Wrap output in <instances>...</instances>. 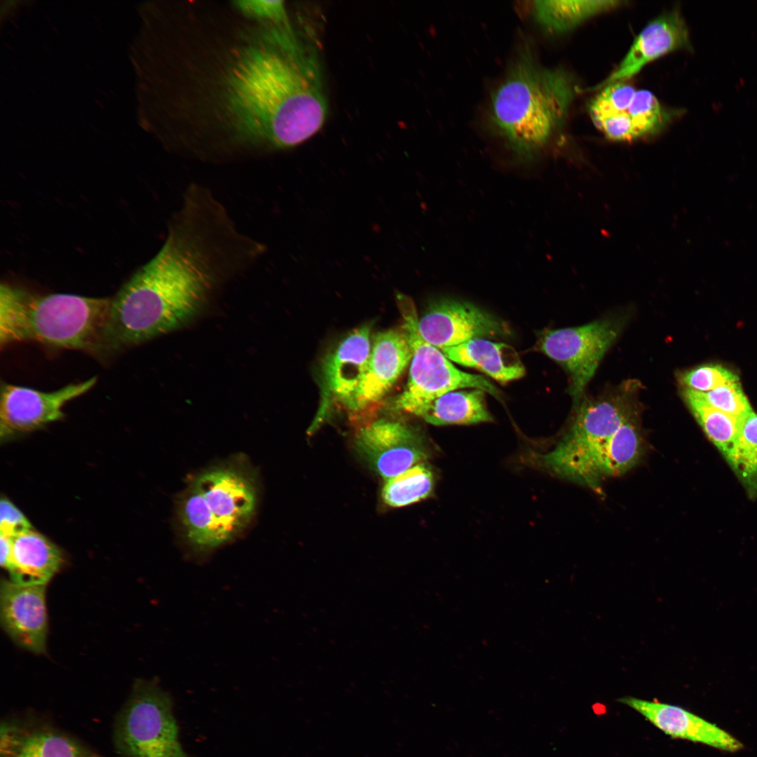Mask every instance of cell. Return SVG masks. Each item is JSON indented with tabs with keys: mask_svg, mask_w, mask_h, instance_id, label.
<instances>
[{
	"mask_svg": "<svg viewBox=\"0 0 757 757\" xmlns=\"http://www.w3.org/2000/svg\"><path fill=\"white\" fill-rule=\"evenodd\" d=\"M210 52L198 73L202 112L236 139L272 149L313 136L327 111L319 64L287 27L266 22Z\"/></svg>",
	"mask_w": 757,
	"mask_h": 757,
	"instance_id": "obj_1",
	"label": "cell"
},
{
	"mask_svg": "<svg viewBox=\"0 0 757 757\" xmlns=\"http://www.w3.org/2000/svg\"><path fill=\"white\" fill-rule=\"evenodd\" d=\"M158 252L111 299L96 351H118L177 329L202 308L214 280L207 235L186 214Z\"/></svg>",
	"mask_w": 757,
	"mask_h": 757,
	"instance_id": "obj_2",
	"label": "cell"
},
{
	"mask_svg": "<svg viewBox=\"0 0 757 757\" xmlns=\"http://www.w3.org/2000/svg\"><path fill=\"white\" fill-rule=\"evenodd\" d=\"M639 383L581 400L566 434L541 456L543 465L558 477L599 489L606 479L634 468L645 451L636 402Z\"/></svg>",
	"mask_w": 757,
	"mask_h": 757,
	"instance_id": "obj_3",
	"label": "cell"
},
{
	"mask_svg": "<svg viewBox=\"0 0 757 757\" xmlns=\"http://www.w3.org/2000/svg\"><path fill=\"white\" fill-rule=\"evenodd\" d=\"M577 92L569 73L540 65L527 43L491 95L490 124L517 157L531 159L562 129Z\"/></svg>",
	"mask_w": 757,
	"mask_h": 757,
	"instance_id": "obj_4",
	"label": "cell"
},
{
	"mask_svg": "<svg viewBox=\"0 0 757 757\" xmlns=\"http://www.w3.org/2000/svg\"><path fill=\"white\" fill-rule=\"evenodd\" d=\"M110 304V298L65 293L41 295L2 284L1 348L34 341L55 348L95 351Z\"/></svg>",
	"mask_w": 757,
	"mask_h": 757,
	"instance_id": "obj_5",
	"label": "cell"
},
{
	"mask_svg": "<svg viewBox=\"0 0 757 757\" xmlns=\"http://www.w3.org/2000/svg\"><path fill=\"white\" fill-rule=\"evenodd\" d=\"M116 757H189L179 737L171 695L157 679L137 678L112 727Z\"/></svg>",
	"mask_w": 757,
	"mask_h": 757,
	"instance_id": "obj_6",
	"label": "cell"
},
{
	"mask_svg": "<svg viewBox=\"0 0 757 757\" xmlns=\"http://www.w3.org/2000/svg\"><path fill=\"white\" fill-rule=\"evenodd\" d=\"M396 299L402 331L412 355L408 382L395 400L396 408L404 411L417 402L462 388L479 389L500 397L498 388L486 378L461 371L440 349L423 338L416 306L410 297L397 293Z\"/></svg>",
	"mask_w": 757,
	"mask_h": 757,
	"instance_id": "obj_7",
	"label": "cell"
},
{
	"mask_svg": "<svg viewBox=\"0 0 757 757\" xmlns=\"http://www.w3.org/2000/svg\"><path fill=\"white\" fill-rule=\"evenodd\" d=\"M623 317H608L584 325L544 331L536 347L569 376L568 392L576 407L605 353L625 325Z\"/></svg>",
	"mask_w": 757,
	"mask_h": 757,
	"instance_id": "obj_8",
	"label": "cell"
},
{
	"mask_svg": "<svg viewBox=\"0 0 757 757\" xmlns=\"http://www.w3.org/2000/svg\"><path fill=\"white\" fill-rule=\"evenodd\" d=\"M0 757H102L91 746L39 712L3 718Z\"/></svg>",
	"mask_w": 757,
	"mask_h": 757,
	"instance_id": "obj_9",
	"label": "cell"
},
{
	"mask_svg": "<svg viewBox=\"0 0 757 757\" xmlns=\"http://www.w3.org/2000/svg\"><path fill=\"white\" fill-rule=\"evenodd\" d=\"M97 383L94 376L53 391L2 382L0 401L1 438L39 429L64 416L62 409L69 401L89 391Z\"/></svg>",
	"mask_w": 757,
	"mask_h": 757,
	"instance_id": "obj_10",
	"label": "cell"
},
{
	"mask_svg": "<svg viewBox=\"0 0 757 757\" xmlns=\"http://www.w3.org/2000/svg\"><path fill=\"white\" fill-rule=\"evenodd\" d=\"M423 338L439 349L475 339L510 334L507 325L488 311L466 301L442 299L432 303L418 319Z\"/></svg>",
	"mask_w": 757,
	"mask_h": 757,
	"instance_id": "obj_11",
	"label": "cell"
},
{
	"mask_svg": "<svg viewBox=\"0 0 757 757\" xmlns=\"http://www.w3.org/2000/svg\"><path fill=\"white\" fill-rule=\"evenodd\" d=\"M194 482L233 539L247 526L255 511L257 491L251 473L241 465L229 463L207 470Z\"/></svg>",
	"mask_w": 757,
	"mask_h": 757,
	"instance_id": "obj_12",
	"label": "cell"
},
{
	"mask_svg": "<svg viewBox=\"0 0 757 757\" xmlns=\"http://www.w3.org/2000/svg\"><path fill=\"white\" fill-rule=\"evenodd\" d=\"M46 585H24L2 578L0 622L20 648L36 655L46 652L48 630Z\"/></svg>",
	"mask_w": 757,
	"mask_h": 757,
	"instance_id": "obj_13",
	"label": "cell"
},
{
	"mask_svg": "<svg viewBox=\"0 0 757 757\" xmlns=\"http://www.w3.org/2000/svg\"><path fill=\"white\" fill-rule=\"evenodd\" d=\"M355 443L371 468L387 479L426 458L417 432L400 421L381 419L365 425L359 429Z\"/></svg>",
	"mask_w": 757,
	"mask_h": 757,
	"instance_id": "obj_14",
	"label": "cell"
},
{
	"mask_svg": "<svg viewBox=\"0 0 757 757\" xmlns=\"http://www.w3.org/2000/svg\"><path fill=\"white\" fill-rule=\"evenodd\" d=\"M681 49H691L687 25L678 11L665 13L642 29L617 67L592 90L627 81L648 63Z\"/></svg>",
	"mask_w": 757,
	"mask_h": 757,
	"instance_id": "obj_15",
	"label": "cell"
},
{
	"mask_svg": "<svg viewBox=\"0 0 757 757\" xmlns=\"http://www.w3.org/2000/svg\"><path fill=\"white\" fill-rule=\"evenodd\" d=\"M618 702L633 709L666 735L735 752L743 748L737 739L702 717L674 704L624 697Z\"/></svg>",
	"mask_w": 757,
	"mask_h": 757,
	"instance_id": "obj_16",
	"label": "cell"
},
{
	"mask_svg": "<svg viewBox=\"0 0 757 757\" xmlns=\"http://www.w3.org/2000/svg\"><path fill=\"white\" fill-rule=\"evenodd\" d=\"M411 356L402 330L378 333L374 338L367 368L355 394L352 411H358L379 400L400 376Z\"/></svg>",
	"mask_w": 757,
	"mask_h": 757,
	"instance_id": "obj_17",
	"label": "cell"
},
{
	"mask_svg": "<svg viewBox=\"0 0 757 757\" xmlns=\"http://www.w3.org/2000/svg\"><path fill=\"white\" fill-rule=\"evenodd\" d=\"M370 332L369 325L353 330L328 355L323 364L326 391L350 410L367 368L371 349Z\"/></svg>",
	"mask_w": 757,
	"mask_h": 757,
	"instance_id": "obj_18",
	"label": "cell"
},
{
	"mask_svg": "<svg viewBox=\"0 0 757 757\" xmlns=\"http://www.w3.org/2000/svg\"><path fill=\"white\" fill-rule=\"evenodd\" d=\"M62 551L33 529L12 537L6 571L9 580L24 585H46L64 564Z\"/></svg>",
	"mask_w": 757,
	"mask_h": 757,
	"instance_id": "obj_19",
	"label": "cell"
},
{
	"mask_svg": "<svg viewBox=\"0 0 757 757\" xmlns=\"http://www.w3.org/2000/svg\"><path fill=\"white\" fill-rule=\"evenodd\" d=\"M441 350L449 360L476 369L501 383L519 379L525 374L518 353L505 343L475 339Z\"/></svg>",
	"mask_w": 757,
	"mask_h": 757,
	"instance_id": "obj_20",
	"label": "cell"
},
{
	"mask_svg": "<svg viewBox=\"0 0 757 757\" xmlns=\"http://www.w3.org/2000/svg\"><path fill=\"white\" fill-rule=\"evenodd\" d=\"M404 412L414 414L435 425H469L493 421L479 389L451 390L417 402Z\"/></svg>",
	"mask_w": 757,
	"mask_h": 757,
	"instance_id": "obj_21",
	"label": "cell"
},
{
	"mask_svg": "<svg viewBox=\"0 0 757 757\" xmlns=\"http://www.w3.org/2000/svg\"><path fill=\"white\" fill-rule=\"evenodd\" d=\"M179 516L191 551L204 557L232 538L207 505L193 482L180 498Z\"/></svg>",
	"mask_w": 757,
	"mask_h": 757,
	"instance_id": "obj_22",
	"label": "cell"
},
{
	"mask_svg": "<svg viewBox=\"0 0 757 757\" xmlns=\"http://www.w3.org/2000/svg\"><path fill=\"white\" fill-rule=\"evenodd\" d=\"M623 3L613 0H538L533 1V13L545 30L562 34L591 18L620 7Z\"/></svg>",
	"mask_w": 757,
	"mask_h": 757,
	"instance_id": "obj_23",
	"label": "cell"
},
{
	"mask_svg": "<svg viewBox=\"0 0 757 757\" xmlns=\"http://www.w3.org/2000/svg\"><path fill=\"white\" fill-rule=\"evenodd\" d=\"M681 393L703 432L727 461L737 441L742 419L711 407L698 391L683 388Z\"/></svg>",
	"mask_w": 757,
	"mask_h": 757,
	"instance_id": "obj_24",
	"label": "cell"
},
{
	"mask_svg": "<svg viewBox=\"0 0 757 757\" xmlns=\"http://www.w3.org/2000/svg\"><path fill=\"white\" fill-rule=\"evenodd\" d=\"M751 497L757 496V414L741 421L739 435L727 460Z\"/></svg>",
	"mask_w": 757,
	"mask_h": 757,
	"instance_id": "obj_25",
	"label": "cell"
},
{
	"mask_svg": "<svg viewBox=\"0 0 757 757\" xmlns=\"http://www.w3.org/2000/svg\"><path fill=\"white\" fill-rule=\"evenodd\" d=\"M434 484L431 470L424 464L416 465L389 479L382 489L383 501L389 506L400 507L427 498Z\"/></svg>",
	"mask_w": 757,
	"mask_h": 757,
	"instance_id": "obj_26",
	"label": "cell"
},
{
	"mask_svg": "<svg viewBox=\"0 0 757 757\" xmlns=\"http://www.w3.org/2000/svg\"><path fill=\"white\" fill-rule=\"evenodd\" d=\"M626 112L643 137L660 131L674 115L682 111H669L662 106L652 92L641 89L636 91Z\"/></svg>",
	"mask_w": 757,
	"mask_h": 757,
	"instance_id": "obj_27",
	"label": "cell"
},
{
	"mask_svg": "<svg viewBox=\"0 0 757 757\" xmlns=\"http://www.w3.org/2000/svg\"><path fill=\"white\" fill-rule=\"evenodd\" d=\"M677 378L683 388L702 393L739 381V377L732 371L721 364L712 363L700 364L680 371Z\"/></svg>",
	"mask_w": 757,
	"mask_h": 757,
	"instance_id": "obj_28",
	"label": "cell"
},
{
	"mask_svg": "<svg viewBox=\"0 0 757 757\" xmlns=\"http://www.w3.org/2000/svg\"><path fill=\"white\" fill-rule=\"evenodd\" d=\"M700 393L711 407L739 419H743L753 411L750 402L739 381L725 384L709 392H700Z\"/></svg>",
	"mask_w": 757,
	"mask_h": 757,
	"instance_id": "obj_29",
	"label": "cell"
},
{
	"mask_svg": "<svg viewBox=\"0 0 757 757\" xmlns=\"http://www.w3.org/2000/svg\"><path fill=\"white\" fill-rule=\"evenodd\" d=\"M636 91L635 88L626 81L616 82L604 86L591 100L589 105V115L626 111Z\"/></svg>",
	"mask_w": 757,
	"mask_h": 757,
	"instance_id": "obj_30",
	"label": "cell"
},
{
	"mask_svg": "<svg viewBox=\"0 0 757 757\" xmlns=\"http://www.w3.org/2000/svg\"><path fill=\"white\" fill-rule=\"evenodd\" d=\"M593 123L607 138L631 141L641 138L634 123L626 111L590 116Z\"/></svg>",
	"mask_w": 757,
	"mask_h": 757,
	"instance_id": "obj_31",
	"label": "cell"
},
{
	"mask_svg": "<svg viewBox=\"0 0 757 757\" xmlns=\"http://www.w3.org/2000/svg\"><path fill=\"white\" fill-rule=\"evenodd\" d=\"M233 4L242 13L255 19L278 23L288 21L282 1H238Z\"/></svg>",
	"mask_w": 757,
	"mask_h": 757,
	"instance_id": "obj_32",
	"label": "cell"
},
{
	"mask_svg": "<svg viewBox=\"0 0 757 757\" xmlns=\"http://www.w3.org/2000/svg\"><path fill=\"white\" fill-rule=\"evenodd\" d=\"M0 517V533L13 537L32 529L25 515L7 498L1 500Z\"/></svg>",
	"mask_w": 757,
	"mask_h": 757,
	"instance_id": "obj_33",
	"label": "cell"
}]
</instances>
